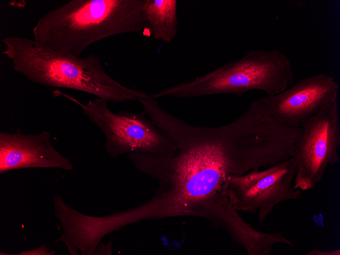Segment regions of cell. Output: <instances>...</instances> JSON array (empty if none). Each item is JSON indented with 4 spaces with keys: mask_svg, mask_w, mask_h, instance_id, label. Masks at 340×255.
I'll use <instances>...</instances> for the list:
<instances>
[{
    "mask_svg": "<svg viewBox=\"0 0 340 255\" xmlns=\"http://www.w3.org/2000/svg\"><path fill=\"white\" fill-rule=\"evenodd\" d=\"M138 101L142 112L173 146L162 154L126 155L136 169L158 182L154 195L133 208L138 221L193 216L212 223L229 202L224 191L229 177L292 157L290 129L273 120L259 99L232 122L217 127L192 125L149 96Z\"/></svg>",
    "mask_w": 340,
    "mask_h": 255,
    "instance_id": "cell-1",
    "label": "cell"
},
{
    "mask_svg": "<svg viewBox=\"0 0 340 255\" xmlns=\"http://www.w3.org/2000/svg\"><path fill=\"white\" fill-rule=\"evenodd\" d=\"M146 0H71L41 16L34 40L46 49L80 56L92 44L148 27Z\"/></svg>",
    "mask_w": 340,
    "mask_h": 255,
    "instance_id": "cell-2",
    "label": "cell"
},
{
    "mask_svg": "<svg viewBox=\"0 0 340 255\" xmlns=\"http://www.w3.org/2000/svg\"><path fill=\"white\" fill-rule=\"evenodd\" d=\"M2 42L6 47L2 53L12 61L14 71L36 83L83 92L107 102L138 101L148 95L111 78L96 55L81 58L54 51L39 46L34 39L17 36Z\"/></svg>",
    "mask_w": 340,
    "mask_h": 255,
    "instance_id": "cell-3",
    "label": "cell"
},
{
    "mask_svg": "<svg viewBox=\"0 0 340 255\" xmlns=\"http://www.w3.org/2000/svg\"><path fill=\"white\" fill-rule=\"evenodd\" d=\"M294 83L291 62L285 54L277 49L251 50L237 61L193 80L165 88L151 97L184 98L221 94L242 97L253 90L270 96Z\"/></svg>",
    "mask_w": 340,
    "mask_h": 255,
    "instance_id": "cell-4",
    "label": "cell"
},
{
    "mask_svg": "<svg viewBox=\"0 0 340 255\" xmlns=\"http://www.w3.org/2000/svg\"><path fill=\"white\" fill-rule=\"evenodd\" d=\"M53 93L81 107L86 116L104 134L105 150L114 158L131 153L162 154L172 150L169 140L143 112L119 110L115 114L104 99L97 98L84 104L59 90L54 91Z\"/></svg>",
    "mask_w": 340,
    "mask_h": 255,
    "instance_id": "cell-5",
    "label": "cell"
},
{
    "mask_svg": "<svg viewBox=\"0 0 340 255\" xmlns=\"http://www.w3.org/2000/svg\"><path fill=\"white\" fill-rule=\"evenodd\" d=\"M338 94L301 126L295 149L296 170L294 188L314 189L322 180L327 167L339 161L340 124Z\"/></svg>",
    "mask_w": 340,
    "mask_h": 255,
    "instance_id": "cell-6",
    "label": "cell"
},
{
    "mask_svg": "<svg viewBox=\"0 0 340 255\" xmlns=\"http://www.w3.org/2000/svg\"><path fill=\"white\" fill-rule=\"evenodd\" d=\"M259 169L229 177L224 191L236 211L257 214L262 224L277 205L299 200L302 192L293 186L296 170L293 157L264 170Z\"/></svg>",
    "mask_w": 340,
    "mask_h": 255,
    "instance_id": "cell-7",
    "label": "cell"
},
{
    "mask_svg": "<svg viewBox=\"0 0 340 255\" xmlns=\"http://www.w3.org/2000/svg\"><path fill=\"white\" fill-rule=\"evenodd\" d=\"M339 86L334 78L321 73L304 78L274 95L260 98L268 115L290 127H301L335 95Z\"/></svg>",
    "mask_w": 340,
    "mask_h": 255,
    "instance_id": "cell-8",
    "label": "cell"
},
{
    "mask_svg": "<svg viewBox=\"0 0 340 255\" xmlns=\"http://www.w3.org/2000/svg\"><path fill=\"white\" fill-rule=\"evenodd\" d=\"M27 168H55L71 171L73 164L52 146L49 132L23 134L0 132V174Z\"/></svg>",
    "mask_w": 340,
    "mask_h": 255,
    "instance_id": "cell-9",
    "label": "cell"
},
{
    "mask_svg": "<svg viewBox=\"0 0 340 255\" xmlns=\"http://www.w3.org/2000/svg\"><path fill=\"white\" fill-rule=\"evenodd\" d=\"M176 0H146L145 12L148 28L156 40L170 42L178 33Z\"/></svg>",
    "mask_w": 340,
    "mask_h": 255,
    "instance_id": "cell-10",
    "label": "cell"
},
{
    "mask_svg": "<svg viewBox=\"0 0 340 255\" xmlns=\"http://www.w3.org/2000/svg\"><path fill=\"white\" fill-rule=\"evenodd\" d=\"M49 248L46 247L45 244L43 245L36 249L32 250H26L19 252L18 255H55L56 251L54 250L48 251Z\"/></svg>",
    "mask_w": 340,
    "mask_h": 255,
    "instance_id": "cell-11",
    "label": "cell"
},
{
    "mask_svg": "<svg viewBox=\"0 0 340 255\" xmlns=\"http://www.w3.org/2000/svg\"><path fill=\"white\" fill-rule=\"evenodd\" d=\"M105 254V255H112V242L110 241L107 243L100 242L97 247L94 255Z\"/></svg>",
    "mask_w": 340,
    "mask_h": 255,
    "instance_id": "cell-12",
    "label": "cell"
},
{
    "mask_svg": "<svg viewBox=\"0 0 340 255\" xmlns=\"http://www.w3.org/2000/svg\"><path fill=\"white\" fill-rule=\"evenodd\" d=\"M306 255H340V250L335 249L331 250H320L313 249L305 253Z\"/></svg>",
    "mask_w": 340,
    "mask_h": 255,
    "instance_id": "cell-13",
    "label": "cell"
}]
</instances>
